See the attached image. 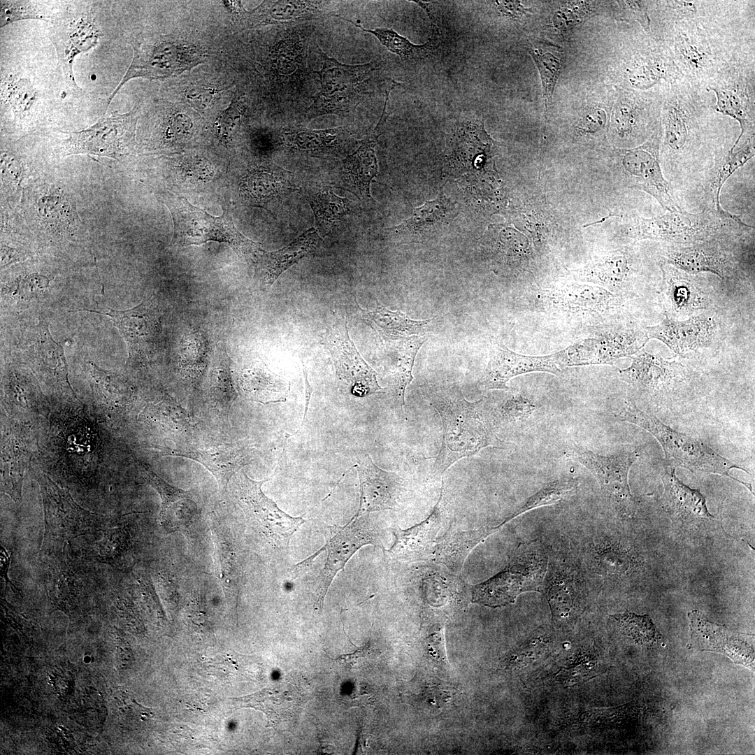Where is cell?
Here are the masks:
<instances>
[{
  "instance_id": "6da1fadb",
  "label": "cell",
  "mask_w": 755,
  "mask_h": 755,
  "mask_svg": "<svg viewBox=\"0 0 755 755\" xmlns=\"http://www.w3.org/2000/svg\"><path fill=\"white\" fill-rule=\"evenodd\" d=\"M422 395L436 410L443 424L442 444L433 475H442L459 459L496 443L492 415L483 399L468 401L454 383L426 387Z\"/></svg>"
},
{
  "instance_id": "7a4b0ae2",
  "label": "cell",
  "mask_w": 755,
  "mask_h": 755,
  "mask_svg": "<svg viewBox=\"0 0 755 755\" xmlns=\"http://www.w3.org/2000/svg\"><path fill=\"white\" fill-rule=\"evenodd\" d=\"M620 421L633 424L652 435L661 444L668 465L682 467L691 472L726 476L742 484L753 494L751 484L730 475L733 468L749 472L740 465L722 456L700 440L678 432L662 423L655 416L640 409L633 402L625 401L615 414Z\"/></svg>"
},
{
  "instance_id": "3957f363",
  "label": "cell",
  "mask_w": 755,
  "mask_h": 755,
  "mask_svg": "<svg viewBox=\"0 0 755 755\" xmlns=\"http://www.w3.org/2000/svg\"><path fill=\"white\" fill-rule=\"evenodd\" d=\"M321 57L322 67L315 71L320 89L304 113L308 120L325 115L348 114L373 92L379 81L380 64L378 62L350 65L323 52Z\"/></svg>"
},
{
  "instance_id": "277c9868",
  "label": "cell",
  "mask_w": 755,
  "mask_h": 755,
  "mask_svg": "<svg viewBox=\"0 0 755 755\" xmlns=\"http://www.w3.org/2000/svg\"><path fill=\"white\" fill-rule=\"evenodd\" d=\"M164 202L172 216V243L177 246L201 245L208 241L225 243L251 262L261 249L260 243L246 238L236 228L228 211L214 217L192 205L186 198L172 193L164 196Z\"/></svg>"
},
{
  "instance_id": "5b68a950",
  "label": "cell",
  "mask_w": 755,
  "mask_h": 755,
  "mask_svg": "<svg viewBox=\"0 0 755 755\" xmlns=\"http://www.w3.org/2000/svg\"><path fill=\"white\" fill-rule=\"evenodd\" d=\"M749 227L733 214L724 215L717 211L691 213L681 209L650 218H637L630 235L638 240L686 245L719 239L731 229Z\"/></svg>"
},
{
  "instance_id": "8992f818",
  "label": "cell",
  "mask_w": 755,
  "mask_h": 755,
  "mask_svg": "<svg viewBox=\"0 0 755 755\" xmlns=\"http://www.w3.org/2000/svg\"><path fill=\"white\" fill-rule=\"evenodd\" d=\"M366 516L367 514L354 516L343 526H329L326 544L313 555L294 566L293 573L295 574L305 570L317 556L324 550L327 551L326 562L317 577L315 587L317 600L314 610L317 612H321L323 609L326 595L333 578L343 570L359 549L366 545H378L384 549L383 529L370 522Z\"/></svg>"
},
{
  "instance_id": "52a82bcc",
  "label": "cell",
  "mask_w": 755,
  "mask_h": 755,
  "mask_svg": "<svg viewBox=\"0 0 755 755\" xmlns=\"http://www.w3.org/2000/svg\"><path fill=\"white\" fill-rule=\"evenodd\" d=\"M236 475L231 495L250 526L273 546L287 547L292 535L305 520L287 514L264 494L261 486L268 479L252 480L242 470Z\"/></svg>"
},
{
  "instance_id": "ba28073f",
  "label": "cell",
  "mask_w": 755,
  "mask_h": 755,
  "mask_svg": "<svg viewBox=\"0 0 755 755\" xmlns=\"http://www.w3.org/2000/svg\"><path fill=\"white\" fill-rule=\"evenodd\" d=\"M132 46L131 63L109 96L106 110L119 89L130 79H160L175 76L203 63L206 57L204 52L194 45L154 38L136 41Z\"/></svg>"
},
{
  "instance_id": "9c48e42d",
  "label": "cell",
  "mask_w": 755,
  "mask_h": 755,
  "mask_svg": "<svg viewBox=\"0 0 755 755\" xmlns=\"http://www.w3.org/2000/svg\"><path fill=\"white\" fill-rule=\"evenodd\" d=\"M547 559L542 552L526 551L515 556L501 572L472 588V601L489 607L513 603L522 593L542 592Z\"/></svg>"
},
{
  "instance_id": "30bf717a",
  "label": "cell",
  "mask_w": 755,
  "mask_h": 755,
  "mask_svg": "<svg viewBox=\"0 0 755 755\" xmlns=\"http://www.w3.org/2000/svg\"><path fill=\"white\" fill-rule=\"evenodd\" d=\"M44 505L43 544H63L101 526L98 516L76 504L68 491L45 475L38 476Z\"/></svg>"
},
{
  "instance_id": "8fae6325",
  "label": "cell",
  "mask_w": 755,
  "mask_h": 755,
  "mask_svg": "<svg viewBox=\"0 0 755 755\" xmlns=\"http://www.w3.org/2000/svg\"><path fill=\"white\" fill-rule=\"evenodd\" d=\"M136 110L123 114L113 112L86 129L69 132V138L62 143V153L118 159L134 142Z\"/></svg>"
},
{
  "instance_id": "7c38bea8",
  "label": "cell",
  "mask_w": 755,
  "mask_h": 755,
  "mask_svg": "<svg viewBox=\"0 0 755 755\" xmlns=\"http://www.w3.org/2000/svg\"><path fill=\"white\" fill-rule=\"evenodd\" d=\"M101 32L88 6L71 9L56 20L49 28L48 37L56 49L58 64L68 87L76 94L82 89L76 84L73 72L76 57L94 47Z\"/></svg>"
},
{
  "instance_id": "4fadbf2b",
  "label": "cell",
  "mask_w": 755,
  "mask_h": 755,
  "mask_svg": "<svg viewBox=\"0 0 755 755\" xmlns=\"http://www.w3.org/2000/svg\"><path fill=\"white\" fill-rule=\"evenodd\" d=\"M323 344L329 350L336 374L359 397L381 392L377 373L361 357L350 339L345 319L336 317L326 330Z\"/></svg>"
},
{
  "instance_id": "5bb4252c",
  "label": "cell",
  "mask_w": 755,
  "mask_h": 755,
  "mask_svg": "<svg viewBox=\"0 0 755 755\" xmlns=\"http://www.w3.org/2000/svg\"><path fill=\"white\" fill-rule=\"evenodd\" d=\"M639 455L637 450H633L603 456L579 447H571L566 452L567 458L582 464L596 477L606 496L622 510H628L633 503L628 473Z\"/></svg>"
},
{
  "instance_id": "9a60e30c",
  "label": "cell",
  "mask_w": 755,
  "mask_h": 755,
  "mask_svg": "<svg viewBox=\"0 0 755 755\" xmlns=\"http://www.w3.org/2000/svg\"><path fill=\"white\" fill-rule=\"evenodd\" d=\"M648 340L645 330L626 329L584 340L556 354L563 367L612 364L620 357L639 352Z\"/></svg>"
},
{
  "instance_id": "2e32d148",
  "label": "cell",
  "mask_w": 755,
  "mask_h": 755,
  "mask_svg": "<svg viewBox=\"0 0 755 755\" xmlns=\"http://www.w3.org/2000/svg\"><path fill=\"white\" fill-rule=\"evenodd\" d=\"M659 139V134H655L644 144L624 150L622 165L635 186L653 196L669 212L680 210L661 170Z\"/></svg>"
},
{
  "instance_id": "e0dca14e",
  "label": "cell",
  "mask_w": 755,
  "mask_h": 755,
  "mask_svg": "<svg viewBox=\"0 0 755 755\" xmlns=\"http://www.w3.org/2000/svg\"><path fill=\"white\" fill-rule=\"evenodd\" d=\"M690 641L687 648L718 652L735 663L754 670V650L746 634L735 633L726 626L708 620L699 610L688 613Z\"/></svg>"
},
{
  "instance_id": "ac0fdd59",
  "label": "cell",
  "mask_w": 755,
  "mask_h": 755,
  "mask_svg": "<svg viewBox=\"0 0 755 755\" xmlns=\"http://www.w3.org/2000/svg\"><path fill=\"white\" fill-rule=\"evenodd\" d=\"M563 367L556 354L547 356H528L516 353L501 343L493 345L489 360L478 386L481 389H509L507 382L517 375L547 372L560 375Z\"/></svg>"
},
{
  "instance_id": "d6986e66",
  "label": "cell",
  "mask_w": 755,
  "mask_h": 755,
  "mask_svg": "<svg viewBox=\"0 0 755 755\" xmlns=\"http://www.w3.org/2000/svg\"><path fill=\"white\" fill-rule=\"evenodd\" d=\"M447 519V503L442 489L440 498L431 514L422 522L406 530L391 529L395 541L388 550L391 559L415 563L431 561L437 534Z\"/></svg>"
},
{
  "instance_id": "ffe728a7",
  "label": "cell",
  "mask_w": 755,
  "mask_h": 755,
  "mask_svg": "<svg viewBox=\"0 0 755 755\" xmlns=\"http://www.w3.org/2000/svg\"><path fill=\"white\" fill-rule=\"evenodd\" d=\"M717 329L713 317L700 314L682 321L666 317L659 324L645 330L649 339H658L675 353L686 357L709 346Z\"/></svg>"
},
{
  "instance_id": "44dd1931",
  "label": "cell",
  "mask_w": 755,
  "mask_h": 755,
  "mask_svg": "<svg viewBox=\"0 0 755 755\" xmlns=\"http://www.w3.org/2000/svg\"><path fill=\"white\" fill-rule=\"evenodd\" d=\"M360 483V505L355 516L394 509L405 491L403 480L397 474L382 470L366 454L355 465Z\"/></svg>"
},
{
  "instance_id": "7402d4cb",
  "label": "cell",
  "mask_w": 755,
  "mask_h": 755,
  "mask_svg": "<svg viewBox=\"0 0 755 755\" xmlns=\"http://www.w3.org/2000/svg\"><path fill=\"white\" fill-rule=\"evenodd\" d=\"M108 309L104 312L88 309L80 310L110 317L127 342L129 358L148 354L155 349L159 342L161 323L159 312L151 303L143 301L125 310Z\"/></svg>"
},
{
  "instance_id": "603a6c76",
  "label": "cell",
  "mask_w": 755,
  "mask_h": 755,
  "mask_svg": "<svg viewBox=\"0 0 755 755\" xmlns=\"http://www.w3.org/2000/svg\"><path fill=\"white\" fill-rule=\"evenodd\" d=\"M457 203L445 196L443 189L433 201L413 208L410 218L387 229L389 236L402 243H419L436 236L459 215Z\"/></svg>"
},
{
  "instance_id": "cb8c5ba5",
  "label": "cell",
  "mask_w": 755,
  "mask_h": 755,
  "mask_svg": "<svg viewBox=\"0 0 755 755\" xmlns=\"http://www.w3.org/2000/svg\"><path fill=\"white\" fill-rule=\"evenodd\" d=\"M631 364L618 370L620 378L636 389L653 395L668 391L679 383L685 374L679 362L663 359L647 352L631 356Z\"/></svg>"
},
{
  "instance_id": "d4e9b609",
  "label": "cell",
  "mask_w": 755,
  "mask_h": 755,
  "mask_svg": "<svg viewBox=\"0 0 755 755\" xmlns=\"http://www.w3.org/2000/svg\"><path fill=\"white\" fill-rule=\"evenodd\" d=\"M164 456L184 457L202 464L215 477L218 489L225 493L232 477L253 458L252 450L238 443L218 445L206 449L162 450Z\"/></svg>"
},
{
  "instance_id": "484cf974",
  "label": "cell",
  "mask_w": 755,
  "mask_h": 755,
  "mask_svg": "<svg viewBox=\"0 0 755 755\" xmlns=\"http://www.w3.org/2000/svg\"><path fill=\"white\" fill-rule=\"evenodd\" d=\"M387 108L385 103L375 127L360 142L358 148L341 163L343 186L362 201L371 199L370 185L378 172L375 148L388 117Z\"/></svg>"
},
{
  "instance_id": "4316f807",
  "label": "cell",
  "mask_w": 755,
  "mask_h": 755,
  "mask_svg": "<svg viewBox=\"0 0 755 755\" xmlns=\"http://www.w3.org/2000/svg\"><path fill=\"white\" fill-rule=\"evenodd\" d=\"M717 240L670 247L663 261L688 274L708 272L724 279L734 265L732 257L721 249Z\"/></svg>"
},
{
  "instance_id": "83f0119b",
  "label": "cell",
  "mask_w": 755,
  "mask_h": 755,
  "mask_svg": "<svg viewBox=\"0 0 755 755\" xmlns=\"http://www.w3.org/2000/svg\"><path fill=\"white\" fill-rule=\"evenodd\" d=\"M661 299L666 317H691L707 308V295L691 275L662 261Z\"/></svg>"
},
{
  "instance_id": "f1b7e54d",
  "label": "cell",
  "mask_w": 755,
  "mask_h": 755,
  "mask_svg": "<svg viewBox=\"0 0 755 755\" xmlns=\"http://www.w3.org/2000/svg\"><path fill=\"white\" fill-rule=\"evenodd\" d=\"M549 308L565 313L609 312L619 305L617 295L594 285H571L553 289L542 295Z\"/></svg>"
},
{
  "instance_id": "f546056e",
  "label": "cell",
  "mask_w": 755,
  "mask_h": 755,
  "mask_svg": "<svg viewBox=\"0 0 755 755\" xmlns=\"http://www.w3.org/2000/svg\"><path fill=\"white\" fill-rule=\"evenodd\" d=\"M331 3L328 1H264L254 10L246 12L242 26L253 28L334 15L331 10Z\"/></svg>"
},
{
  "instance_id": "4dcf8cb0",
  "label": "cell",
  "mask_w": 755,
  "mask_h": 755,
  "mask_svg": "<svg viewBox=\"0 0 755 755\" xmlns=\"http://www.w3.org/2000/svg\"><path fill=\"white\" fill-rule=\"evenodd\" d=\"M321 240L316 229L310 228L278 250L266 252L260 249L252 261L255 277L263 285L270 287L283 272L312 252Z\"/></svg>"
},
{
  "instance_id": "1f68e13d",
  "label": "cell",
  "mask_w": 755,
  "mask_h": 755,
  "mask_svg": "<svg viewBox=\"0 0 755 755\" xmlns=\"http://www.w3.org/2000/svg\"><path fill=\"white\" fill-rule=\"evenodd\" d=\"M661 480L664 488L662 507L672 518L682 522L714 518L708 510L705 496L699 490L684 484L677 477L672 466L664 467Z\"/></svg>"
},
{
  "instance_id": "d6a6232c",
  "label": "cell",
  "mask_w": 755,
  "mask_h": 755,
  "mask_svg": "<svg viewBox=\"0 0 755 755\" xmlns=\"http://www.w3.org/2000/svg\"><path fill=\"white\" fill-rule=\"evenodd\" d=\"M225 345L220 342L215 350L206 380V394L210 411L226 423L231 408L238 396Z\"/></svg>"
},
{
  "instance_id": "836d02e7",
  "label": "cell",
  "mask_w": 755,
  "mask_h": 755,
  "mask_svg": "<svg viewBox=\"0 0 755 755\" xmlns=\"http://www.w3.org/2000/svg\"><path fill=\"white\" fill-rule=\"evenodd\" d=\"M294 178L293 173L281 167L261 165L247 173L243 182L245 196L256 206H264L296 191Z\"/></svg>"
},
{
  "instance_id": "e575fe53",
  "label": "cell",
  "mask_w": 755,
  "mask_h": 755,
  "mask_svg": "<svg viewBox=\"0 0 755 755\" xmlns=\"http://www.w3.org/2000/svg\"><path fill=\"white\" fill-rule=\"evenodd\" d=\"M282 141L295 152L317 157H336L346 150L351 139L346 129L337 127L292 129L282 134Z\"/></svg>"
},
{
  "instance_id": "d590c367",
  "label": "cell",
  "mask_w": 755,
  "mask_h": 755,
  "mask_svg": "<svg viewBox=\"0 0 755 755\" xmlns=\"http://www.w3.org/2000/svg\"><path fill=\"white\" fill-rule=\"evenodd\" d=\"M498 526H484L477 529L462 531L450 527L436 540L431 562L445 566L451 572L461 570L472 549Z\"/></svg>"
},
{
  "instance_id": "8d00e7d4",
  "label": "cell",
  "mask_w": 755,
  "mask_h": 755,
  "mask_svg": "<svg viewBox=\"0 0 755 755\" xmlns=\"http://www.w3.org/2000/svg\"><path fill=\"white\" fill-rule=\"evenodd\" d=\"M239 384L246 398L262 403L285 401L289 389L278 375L259 361L243 368Z\"/></svg>"
},
{
  "instance_id": "74e56055",
  "label": "cell",
  "mask_w": 755,
  "mask_h": 755,
  "mask_svg": "<svg viewBox=\"0 0 755 755\" xmlns=\"http://www.w3.org/2000/svg\"><path fill=\"white\" fill-rule=\"evenodd\" d=\"M376 303L372 311L359 309L363 319L386 339L403 340L411 336H419L431 322V319L414 320L400 310L391 311L378 301Z\"/></svg>"
},
{
  "instance_id": "f35d334b",
  "label": "cell",
  "mask_w": 755,
  "mask_h": 755,
  "mask_svg": "<svg viewBox=\"0 0 755 755\" xmlns=\"http://www.w3.org/2000/svg\"><path fill=\"white\" fill-rule=\"evenodd\" d=\"M310 206L313 211L316 230L321 237L329 234L352 210V202L336 195L329 186H324L310 195Z\"/></svg>"
},
{
  "instance_id": "ab89813d",
  "label": "cell",
  "mask_w": 755,
  "mask_h": 755,
  "mask_svg": "<svg viewBox=\"0 0 755 755\" xmlns=\"http://www.w3.org/2000/svg\"><path fill=\"white\" fill-rule=\"evenodd\" d=\"M337 17L349 22L363 31L373 34L389 52L397 55L403 61H415L426 57L436 51V48L441 44L440 34L437 33L431 32V37L426 43L417 45L391 28L366 29L349 19L338 15Z\"/></svg>"
},
{
  "instance_id": "60d3db41",
  "label": "cell",
  "mask_w": 755,
  "mask_h": 755,
  "mask_svg": "<svg viewBox=\"0 0 755 755\" xmlns=\"http://www.w3.org/2000/svg\"><path fill=\"white\" fill-rule=\"evenodd\" d=\"M214 540L220 566V579L226 594H238L243 580V568L232 535L224 527H214Z\"/></svg>"
},
{
  "instance_id": "b9f144b4",
  "label": "cell",
  "mask_w": 755,
  "mask_h": 755,
  "mask_svg": "<svg viewBox=\"0 0 755 755\" xmlns=\"http://www.w3.org/2000/svg\"><path fill=\"white\" fill-rule=\"evenodd\" d=\"M149 483L157 490L161 500L159 520L164 524L169 515L175 517L188 510H194L196 502L191 492L175 487L158 476L145 463L139 462Z\"/></svg>"
},
{
  "instance_id": "7bdbcfd3",
  "label": "cell",
  "mask_w": 755,
  "mask_h": 755,
  "mask_svg": "<svg viewBox=\"0 0 755 755\" xmlns=\"http://www.w3.org/2000/svg\"><path fill=\"white\" fill-rule=\"evenodd\" d=\"M528 50L540 75L545 107L547 110L554 87L561 72L562 54L554 45L542 42L530 43Z\"/></svg>"
},
{
  "instance_id": "ee69618b",
  "label": "cell",
  "mask_w": 755,
  "mask_h": 755,
  "mask_svg": "<svg viewBox=\"0 0 755 755\" xmlns=\"http://www.w3.org/2000/svg\"><path fill=\"white\" fill-rule=\"evenodd\" d=\"M754 155V143H748L739 150L733 152L731 149L721 157L711 173L709 180V189L715 210L724 215L731 213L725 210L721 206L720 194L726 181L739 168L742 166Z\"/></svg>"
},
{
  "instance_id": "f6af8a7d",
  "label": "cell",
  "mask_w": 755,
  "mask_h": 755,
  "mask_svg": "<svg viewBox=\"0 0 755 755\" xmlns=\"http://www.w3.org/2000/svg\"><path fill=\"white\" fill-rule=\"evenodd\" d=\"M630 270L629 257L624 252L615 251L592 265L586 271L584 278L599 285L616 287L624 282Z\"/></svg>"
},
{
  "instance_id": "bcb514c9",
  "label": "cell",
  "mask_w": 755,
  "mask_h": 755,
  "mask_svg": "<svg viewBox=\"0 0 755 755\" xmlns=\"http://www.w3.org/2000/svg\"><path fill=\"white\" fill-rule=\"evenodd\" d=\"M664 143L669 150L679 153L685 148L690 136L691 121L677 101H669L664 108Z\"/></svg>"
},
{
  "instance_id": "7dc6e473",
  "label": "cell",
  "mask_w": 755,
  "mask_h": 755,
  "mask_svg": "<svg viewBox=\"0 0 755 755\" xmlns=\"http://www.w3.org/2000/svg\"><path fill=\"white\" fill-rule=\"evenodd\" d=\"M422 336H411L398 345V355L394 375L396 394L399 405L404 410L405 391L406 387L413 380L412 370L418 350L426 340Z\"/></svg>"
},
{
  "instance_id": "c3c4849f",
  "label": "cell",
  "mask_w": 755,
  "mask_h": 755,
  "mask_svg": "<svg viewBox=\"0 0 755 755\" xmlns=\"http://www.w3.org/2000/svg\"><path fill=\"white\" fill-rule=\"evenodd\" d=\"M715 92L717 102V110L724 115L737 120L740 124L741 133L732 148L738 144L745 132L749 129L752 124L747 116V101L740 90L735 87L720 85L712 88Z\"/></svg>"
},
{
  "instance_id": "681fc988",
  "label": "cell",
  "mask_w": 755,
  "mask_h": 755,
  "mask_svg": "<svg viewBox=\"0 0 755 755\" xmlns=\"http://www.w3.org/2000/svg\"><path fill=\"white\" fill-rule=\"evenodd\" d=\"M621 632L638 644L656 642L662 635L649 616L637 615L630 612L612 615Z\"/></svg>"
},
{
  "instance_id": "f907efd6",
  "label": "cell",
  "mask_w": 755,
  "mask_h": 755,
  "mask_svg": "<svg viewBox=\"0 0 755 755\" xmlns=\"http://www.w3.org/2000/svg\"><path fill=\"white\" fill-rule=\"evenodd\" d=\"M36 357L45 367L54 370L57 375L66 380V366L62 346L55 342L46 322L40 323L35 345Z\"/></svg>"
},
{
  "instance_id": "816d5d0a",
  "label": "cell",
  "mask_w": 755,
  "mask_h": 755,
  "mask_svg": "<svg viewBox=\"0 0 755 755\" xmlns=\"http://www.w3.org/2000/svg\"><path fill=\"white\" fill-rule=\"evenodd\" d=\"M575 580L571 575L556 573L546 580L545 591L554 614L566 616L571 609L575 597Z\"/></svg>"
},
{
  "instance_id": "f5cc1de1",
  "label": "cell",
  "mask_w": 755,
  "mask_h": 755,
  "mask_svg": "<svg viewBox=\"0 0 755 755\" xmlns=\"http://www.w3.org/2000/svg\"><path fill=\"white\" fill-rule=\"evenodd\" d=\"M577 485L574 479H560L545 484L528 498L526 503L510 517V520L528 510L557 503L569 494Z\"/></svg>"
},
{
  "instance_id": "db71d44e",
  "label": "cell",
  "mask_w": 755,
  "mask_h": 755,
  "mask_svg": "<svg viewBox=\"0 0 755 755\" xmlns=\"http://www.w3.org/2000/svg\"><path fill=\"white\" fill-rule=\"evenodd\" d=\"M0 2L1 27L21 20L38 19L47 20L48 18V15L43 12L36 1L1 0Z\"/></svg>"
},
{
  "instance_id": "11a10c76",
  "label": "cell",
  "mask_w": 755,
  "mask_h": 755,
  "mask_svg": "<svg viewBox=\"0 0 755 755\" xmlns=\"http://www.w3.org/2000/svg\"><path fill=\"white\" fill-rule=\"evenodd\" d=\"M3 97L12 109L22 116L30 110L36 94L28 80L19 79L4 85Z\"/></svg>"
},
{
  "instance_id": "9f6ffc18",
  "label": "cell",
  "mask_w": 755,
  "mask_h": 755,
  "mask_svg": "<svg viewBox=\"0 0 755 755\" xmlns=\"http://www.w3.org/2000/svg\"><path fill=\"white\" fill-rule=\"evenodd\" d=\"M614 128L621 137L635 136L640 129V118L637 107L629 101H620L613 117Z\"/></svg>"
},
{
  "instance_id": "6f0895ef",
  "label": "cell",
  "mask_w": 755,
  "mask_h": 755,
  "mask_svg": "<svg viewBox=\"0 0 755 755\" xmlns=\"http://www.w3.org/2000/svg\"><path fill=\"white\" fill-rule=\"evenodd\" d=\"M245 109L242 97L231 101L217 120V133L223 143H228L238 129Z\"/></svg>"
},
{
  "instance_id": "680465c9",
  "label": "cell",
  "mask_w": 755,
  "mask_h": 755,
  "mask_svg": "<svg viewBox=\"0 0 755 755\" xmlns=\"http://www.w3.org/2000/svg\"><path fill=\"white\" fill-rule=\"evenodd\" d=\"M666 76V69L660 62H646L637 65L629 71L631 83L640 88H646L655 84Z\"/></svg>"
},
{
  "instance_id": "91938a15",
  "label": "cell",
  "mask_w": 755,
  "mask_h": 755,
  "mask_svg": "<svg viewBox=\"0 0 755 755\" xmlns=\"http://www.w3.org/2000/svg\"><path fill=\"white\" fill-rule=\"evenodd\" d=\"M676 46L680 57L691 70L700 71L707 66L708 55L691 37L680 36L677 39Z\"/></svg>"
},
{
  "instance_id": "94428289",
  "label": "cell",
  "mask_w": 755,
  "mask_h": 755,
  "mask_svg": "<svg viewBox=\"0 0 755 755\" xmlns=\"http://www.w3.org/2000/svg\"><path fill=\"white\" fill-rule=\"evenodd\" d=\"M535 410L527 398L515 394L507 398L499 408L500 416L505 421L516 422L529 417Z\"/></svg>"
},
{
  "instance_id": "6125c7cd",
  "label": "cell",
  "mask_w": 755,
  "mask_h": 755,
  "mask_svg": "<svg viewBox=\"0 0 755 755\" xmlns=\"http://www.w3.org/2000/svg\"><path fill=\"white\" fill-rule=\"evenodd\" d=\"M567 7L561 8L559 9L554 15L553 22L556 29L564 31L578 23L579 20H581L585 17L584 15L579 13H589L586 12V8L582 10L585 1L581 2H567Z\"/></svg>"
},
{
  "instance_id": "be15d7a7",
  "label": "cell",
  "mask_w": 755,
  "mask_h": 755,
  "mask_svg": "<svg viewBox=\"0 0 755 755\" xmlns=\"http://www.w3.org/2000/svg\"><path fill=\"white\" fill-rule=\"evenodd\" d=\"M605 111L598 107L589 109L578 124V130L583 133H595L603 129L606 124Z\"/></svg>"
},
{
  "instance_id": "e7e4bbea",
  "label": "cell",
  "mask_w": 755,
  "mask_h": 755,
  "mask_svg": "<svg viewBox=\"0 0 755 755\" xmlns=\"http://www.w3.org/2000/svg\"><path fill=\"white\" fill-rule=\"evenodd\" d=\"M217 92L215 87H196L187 92L186 99L194 107L202 110L210 105Z\"/></svg>"
},
{
  "instance_id": "03108f58",
  "label": "cell",
  "mask_w": 755,
  "mask_h": 755,
  "mask_svg": "<svg viewBox=\"0 0 755 755\" xmlns=\"http://www.w3.org/2000/svg\"><path fill=\"white\" fill-rule=\"evenodd\" d=\"M494 2L500 13L513 20L520 18L528 11V9L518 1H496Z\"/></svg>"
},
{
  "instance_id": "003e7915",
  "label": "cell",
  "mask_w": 755,
  "mask_h": 755,
  "mask_svg": "<svg viewBox=\"0 0 755 755\" xmlns=\"http://www.w3.org/2000/svg\"><path fill=\"white\" fill-rule=\"evenodd\" d=\"M626 5L627 8L630 9L632 13L635 15V18L639 20L642 25L648 29L649 26V20L647 14V6L644 1H623Z\"/></svg>"
}]
</instances>
